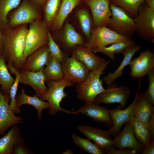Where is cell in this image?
<instances>
[{
    "instance_id": "6da1fadb",
    "label": "cell",
    "mask_w": 154,
    "mask_h": 154,
    "mask_svg": "<svg viewBox=\"0 0 154 154\" xmlns=\"http://www.w3.org/2000/svg\"><path fill=\"white\" fill-rule=\"evenodd\" d=\"M28 25L1 29L4 41L3 56L5 62L19 71L22 69L26 59L24 56Z\"/></svg>"
},
{
    "instance_id": "7a4b0ae2",
    "label": "cell",
    "mask_w": 154,
    "mask_h": 154,
    "mask_svg": "<svg viewBox=\"0 0 154 154\" xmlns=\"http://www.w3.org/2000/svg\"><path fill=\"white\" fill-rule=\"evenodd\" d=\"M110 62L109 60H106L96 69L90 71L86 79L77 84L75 91L78 99L85 103H93L96 97L106 90L100 77Z\"/></svg>"
},
{
    "instance_id": "3957f363",
    "label": "cell",
    "mask_w": 154,
    "mask_h": 154,
    "mask_svg": "<svg viewBox=\"0 0 154 154\" xmlns=\"http://www.w3.org/2000/svg\"><path fill=\"white\" fill-rule=\"evenodd\" d=\"M42 9L33 0H22L20 5L8 13L7 26L13 27L30 24L42 19Z\"/></svg>"
},
{
    "instance_id": "277c9868",
    "label": "cell",
    "mask_w": 154,
    "mask_h": 154,
    "mask_svg": "<svg viewBox=\"0 0 154 154\" xmlns=\"http://www.w3.org/2000/svg\"><path fill=\"white\" fill-rule=\"evenodd\" d=\"M46 82L48 87V90L40 98L43 101H47L49 103V114L55 115L58 111H62L69 114L72 113L76 115L75 112L66 110L60 106L63 99L67 96V94L64 92L65 88L72 86L73 84L64 77L60 80H50Z\"/></svg>"
},
{
    "instance_id": "5b68a950",
    "label": "cell",
    "mask_w": 154,
    "mask_h": 154,
    "mask_svg": "<svg viewBox=\"0 0 154 154\" xmlns=\"http://www.w3.org/2000/svg\"><path fill=\"white\" fill-rule=\"evenodd\" d=\"M49 30L42 19L29 24L26 37L24 52L26 59L36 50L48 45Z\"/></svg>"
},
{
    "instance_id": "8992f818",
    "label": "cell",
    "mask_w": 154,
    "mask_h": 154,
    "mask_svg": "<svg viewBox=\"0 0 154 154\" xmlns=\"http://www.w3.org/2000/svg\"><path fill=\"white\" fill-rule=\"evenodd\" d=\"M112 15L106 27L116 33L131 37L135 31L134 18L121 8L110 3Z\"/></svg>"
},
{
    "instance_id": "52a82bcc",
    "label": "cell",
    "mask_w": 154,
    "mask_h": 154,
    "mask_svg": "<svg viewBox=\"0 0 154 154\" xmlns=\"http://www.w3.org/2000/svg\"><path fill=\"white\" fill-rule=\"evenodd\" d=\"M91 35L90 39L84 46L91 50L124 41L129 38L118 34L106 26L93 27L91 31Z\"/></svg>"
},
{
    "instance_id": "ba28073f",
    "label": "cell",
    "mask_w": 154,
    "mask_h": 154,
    "mask_svg": "<svg viewBox=\"0 0 154 154\" xmlns=\"http://www.w3.org/2000/svg\"><path fill=\"white\" fill-rule=\"evenodd\" d=\"M135 31L143 39L154 42V10L147 5L140 7L134 18Z\"/></svg>"
},
{
    "instance_id": "9c48e42d",
    "label": "cell",
    "mask_w": 154,
    "mask_h": 154,
    "mask_svg": "<svg viewBox=\"0 0 154 154\" xmlns=\"http://www.w3.org/2000/svg\"><path fill=\"white\" fill-rule=\"evenodd\" d=\"M107 89L98 95L94 103L97 104L118 103L119 107L124 109L126 106L130 94V91L126 86L110 84Z\"/></svg>"
},
{
    "instance_id": "30bf717a",
    "label": "cell",
    "mask_w": 154,
    "mask_h": 154,
    "mask_svg": "<svg viewBox=\"0 0 154 154\" xmlns=\"http://www.w3.org/2000/svg\"><path fill=\"white\" fill-rule=\"evenodd\" d=\"M61 64L64 78L73 84L83 82L90 71L83 63L72 56L66 57Z\"/></svg>"
},
{
    "instance_id": "8fae6325",
    "label": "cell",
    "mask_w": 154,
    "mask_h": 154,
    "mask_svg": "<svg viewBox=\"0 0 154 154\" xmlns=\"http://www.w3.org/2000/svg\"><path fill=\"white\" fill-rule=\"evenodd\" d=\"M141 80L139 81V86L134 98L131 103L127 108L122 109L119 106L112 110H109L110 115L113 121V124L109 131L111 135L115 137L120 132L123 125L130 120L133 117V112L135 102L139 94L141 86Z\"/></svg>"
},
{
    "instance_id": "7c38bea8",
    "label": "cell",
    "mask_w": 154,
    "mask_h": 154,
    "mask_svg": "<svg viewBox=\"0 0 154 154\" xmlns=\"http://www.w3.org/2000/svg\"><path fill=\"white\" fill-rule=\"evenodd\" d=\"M90 7L92 15L94 27L106 26L112 13L110 0H84Z\"/></svg>"
},
{
    "instance_id": "4fadbf2b",
    "label": "cell",
    "mask_w": 154,
    "mask_h": 154,
    "mask_svg": "<svg viewBox=\"0 0 154 154\" xmlns=\"http://www.w3.org/2000/svg\"><path fill=\"white\" fill-rule=\"evenodd\" d=\"M10 96L0 89V135L4 134L10 127L21 123L23 118L16 116L9 104Z\"/></svg>"
},
{
    "instance_id": "5bb4252c",
    "label": "cell",
    "mask_w": 154,
    "mask_h": 154,
    "mask_svg": "<svg viewBox=\"0 0 154 154\" xmlns=\"http://www.w3.org/2000/svg\"><path fill=\"white\" fill-rule=\"evenodd\" d=\"M129 65L130 76L133 78H141L154 69V54L151 51L146 50L131 60Z\"/></svg>"
},
{
    "instance_id": "9a60e30c",
    "label": "cell",
    "mask_w": 154,
    "mask_h": 154,
    "mask_svg": "<svg viewBox=\"0 0 154 154\" xmlns=\"http://www.w3.org/2000/svg\"><path fill=\"white\" fill-rule=\"evenodd\" d=\"M113 139L112 147L119 149L129 148L141 153L143 145L136 139L131 123L128 122L125 124L123 129Z\"/></svg>"
},
{
    "instance_id": "2e32d148",
    "label": "cell",
    "mask_w": 154,
    "mask_h": 154,
    "mask_svg": "<svg viewBox=\"0 0 154 154\" xmlns=\"http://www.w3.org/2000/svg\"><path fill=\"white\" fill-rule=\"evenodd\" d=\"M43 69L34 72L21 69L19 71V83L27 84L33 88L35 95L40 98L47 91L45 85V78Z\"/></svg>"
},
{
    "instance_id": "e0dca14e",
    "label": "cell",
    "mask_w": 154,
    "mask_h": 154,
    "mask_svg": "<svg viewBox=\"0 0 154 154\" xmlns=\"http://www.w3.org/2000/svg\"><path fill=\"white\" fill-rule=\"evenodd\" d=\"M76 115L84 114L92 118L95 122L102 123L110 128L113 124L110 115L109 110L105 106H102L94 103H85L75 111Z\"/></svg>"
},
{
    "instance_id": "ac0fdd59",
    "label": "cell",
    "mask_w": 154,
    "mask_h": 154,
    "mask_svg": "<svg viewBox=\"0 0 154 154\" xmlns=\"http://www.w3.org/2000/svg\"><path fill=\"white\" fill-rule=\"evenodd\" d=\"M52 58L48 45H45L27 57L22 69L34 72L39 71L48 64Z\"/></svg>"
},
{
    "instance_id": "d6986e66",
    "label": "cell",
    "mask_w": 154,
    "mask_h": 154,
    "mask_svg": "<svg viewBox=\"0 0 154 154\" xmlns=\"http://www.w3.org/2000/svg\"><path fill=\"white\" fill-rule=\"evenodd\" d=\"M78 129L84 135L100 147L105 150L112 146L113 139L109 131L92 126L81 125L77 127Z\"/></svg>"
},
{
    "instance_id": "ffe728a7",
    "label": "cell",
    "mask_w": 154,
    "mask_h": 154,
    "mask_svg": "<svg viewBox=\"0 0 154 154\" xmlns=\"http://www.w3.org/2000/svg\"><path fill=\"white\" fill-rule=\"evenodd\" d=\"M72 56L83 63L90 71L96 69L106 61L82 45H77L73 48Z\"/></svg>"
},
{
    "instance_id": "44dd1931",
    "label": "cell",
    "mask_w": 154,
    "mask_h": 154,
    "mask_svg": "<svg viewBox=\"0 0 154 154\" xmlns=\"http://www.w3.org/2000/svg\"><path fill=\"white\" fill-rule=\"evenodd\" d=\"M154 114V105L146 98L143 93L139 94L134 106L133 117L147 127L149 120Z\"/></svg>"
},
{
    "instance_id": "7402d4cb",
    "label": "cell",
    "mask_w": 154,
    "mask_h": 154,
    "mask_svg": "<svg viewBox=\"0 0 154 154\" xmlns=\"http://www.w3.org/2000/svg\"><path fill=\"white\" fill-rule=\"evenodd\" d=\"M141 48L140 46L135 44L127 48L123 52V58L119 66L114 72H110L103 78L102 80L106 84L109 85L112 84L116 79L123 75V69L129 65L133 57Z\"/></svg>"
},
{
    "instance_id": "603a6c76",
    "label": "cell",
    "mask_w": 154,
    "mask_h": 154,
    "mask_svg": "<svg viewBox=\"0 0 154 154\" xmlns=\"http://www.w3.org/2000/svg\"><path fill=\"white\" fill-rule=\"evenodd\" d=\"M25 142L17 124L15 125L8 133L0 139V154H12L13 146L16 143Z\"/></svg>"
},
{
    "instance_id": "cb8c5ba5",
    "label": "cell",
    "mask_w": 154,
    "mask_h": 154,
    "mask_svg": "<svg viewBox=\"0 0 154 154\" xmlns=\"http://www.w3.org/2000/svg\"><path fill=\"white\" fill-rule=\"evenodd\" d=\"M81 1L62 0L58 14L49 30L53 32L59 30L62 27L68 16Z\"/></svg>"
},
{
    "instance_id": "d4e9b609",
    "label": "cell",
    "mask_w": 154,
    "mask_h": 154,
    "mask_svg": "<svg viewBox=\"0 0 154 154\" xmlns=\"http://www.w3.org/2000/svg\"><path fill=\"white\" fill-rule=\"evenodd\" d=\"M15 99L18 108L25 104L33 106L37 111L39 120L42 117V110L45 109L49 108L50 105L48 102H44L35 95L32 96L27 95L25 93L24 88H22L21 93L16 96Z\"/></svg>"
},
{
    "instance_id": "484cf974",
    "label": "cell",
    "mask_w": 154,
    "mask_h": 154,
    "mask_svg": "<svg viewBox=\"0 0 154 154\" xmlns=\"http://www.w3.org/2000/svg\"><path fill=\"white\" fill-rule=\"evenodd\" d=\"M111 44L109 46L97 48L91 50L94 53L101 52L111 59L114 60L115 54L122 53L127 48L135 44L131 37H129L126 40Z\"/></svg>"
},
{
    "instance_id": "4316f807",
    "label": "cell",
    "mask_w": 154,
    "mask_h": 154,
    "mask_svg": "<svg viewBox=\"0 0 154 154\" xmlns=\"http://www.w3.org/2000/svg\"><path fill=\"white\" fill-rule=\"evenodd\" d=\"M62 0H46L42 7L43 19L49 29L59 11Z\"/></svg>"
},
{
    "instance_id": "83f0119b",
    "label": "cell",
    "mask_w": 154,
    "mask_h": 154,
    "mask_svg": "<svg viewBox=\"0 0 154 154\" xmlns=\"http://www.w3.org/2000/svg\"><path fill=\"white\" fill-rule=\"evenodd\" d=\"M45 82L50 80H58L64 78L61 63L52 57L48 64L43 69Z\"/></svg>"
},
{
    "instance_id": "f1b7e54d",
    "label": "cell",
    "mask_w": 154,
    "mask_h": 154,
    "mask_svg": "<svg viewBox=\"0 0 154 154\" xmlns=\"http://www.w3.org/2000/svg\"><path fill=\"white\" fill-rule=\"evenodd\" d=\"M73 141L75 145L82 150L90 154H106V151L94 143L90 139L83 138L76 134L72 135Z\"/></svg>"
},
{
    "instance_id": "f546056e",
    "label": "cell",
    "mask_w": 154,
    "mask_h": 154,
    "mask_svg": "<svg viewBox=\"0 0 154 154\" xmlns=\"http://www.w3.org/2000/svg\"><path fill=\"white\" fill-rule=\"evenodd\" d=\"M128 122L131 124L136 139L143 147L154 140L151 138L147 127L137 119L133 117Z\"/></svg>"
},
{
    "instance_id": "4dcf8cb0",
    "label": "cell",
    "mask_w": 154,
    "mask_h": 154,
    "mask_svg": "<svg viewBox=\"0 0 154 154\" xmlns=\"http://www.w3.org/2000/svg\"><path fill=\"white\" fill-rule=\"evenodd\" d=\"M64 38L65 45L69 48H74L77 45H83L84 44L82 36L68 22L64 27Z\"/></svg>"
},
{
    "instance_id": "1f68e13d",
    "label": "cell",
    "mask_w": 154,
    "mask_h": 154,
    "mask_svg": "<svg viewBox=\"0 0 154 154\" xmlns=\"http://www.w3.org/2000/svg\"><path fill=\"white\" fill-rule=\"evenodd\" d=\"M3 56L0 57V84L2 91L10 96V88L15 79L9 73Z\"/></svg>"
},
{
    "instance_id": "d6a6232c",
    "label": "cell",
    "mask_w": 154,
    "mask_h": 154,
    "mask_svg": "<svg viewBox=\"0 0 154 154\" xmlns=\"http://www.w3.org/2000/svg\"><path fill=\"white\" fill-rule=\"evenodd\" d=\"M146 0H110V3L119 6L133 18L137 15L140 6Z\"/></svg>"
},
{
    "instance_id": "836d02e7",
    "label": "cell",
    "mask_w": 154,
    "mask_h": 154,
    "mask_svg": "<svg viewBox=\"0 0 154 154\" xmlns=\"http://www.w3.org/2000/svg\"><path fill=\"white\" fill-rule=\"evenodd\" d=\"M22 0H0V29L7 26V16L10 12L17 7Z\"/></svg>"
},
{
    "instance_id": "e575fe53",
    "label": "cell",
    "mask_w": 154,
    "mask_h": 154,
    "mask_svg": "<svg viewBox=\"0 0 154 154\" xmlns=\"http://www.w3.org/2000/svg\"><path fill=\"white\" fill-rule=\"evenodd\" d=\"M7 68L11 73L14 74L15 76V81L10 88V102L9 104L10 108L12 112L17 114H19L21 112L20 109L17 107V104L16 100V96L19 83V71L17 70L11 64L7 63Z\"/></svg>"
},
{
    "instance_id": "d590c367",
    "label": "cell",
    "mask_w": 154,
    "mask_h": 154,
    "mask_svg": "<svg viewBox=\"0 0 154 154\" xmlns=\"http://www.w3.org/2000/svg\"><path fill=\"white\" fill-rule=\"evenodd\" d=\"M76 15L82 30L88 41L91 38V31L92 28L90 14L87 10L81 9L77 11Z\"/></svg>"
},
{
    "instance_id": "8d00e7d4",
    "label": "cell",
    "mask_w": 154,
    "mask_h": 154,
    "mask_svg": "<svg viewBox=\"0 0 154 154\" xmlns=\"http://www.w3.org/2000/svg\"><path fill=\"white\" fill-rule=\"evenodd\" d=\"M48 38V49L51 56L61 63L66 57L65 55L54 39L49 30Z\"/></svg>"
},
{
    "instance_id": "74e56055",
    "label": "cell",
    "mask_w": 154,
    "mask_h": 154,
    "mask_svg": "<svg viewBox=\"0 0 154 154\" xmlns=\"http://www.w3.org/2000/svg\"><path fill=\"white\" fill-rule=\"evenodd\" d=\"M147 75L149 82V87L143 94L146 98L154 105V69Z\"/></svg>"
},
{
    "instance_id": "f35d334b",
    "label": "cell",
    "mask_w": 154,
    "mask_h": 154,
    "mask_svg": "<svg viewBox=\"0 0 154 154\" xmlns=\"http://www.w3.org/2000/svg\"><path fill=\"white\" fill-rule=\"evenodd\" d=\"M107 154H137L138 153L135 150L129 148L116 149L111 146L105 150Z\"/></svg>"
},
{
    "instance_id": "ab89813d",
    "label": "cell",
    "mask_w": 154,
    "mask_h": 154,
    "mask_svg": "<svg viewBox=\"0 0 154 154\" xmlns=\"http://www.w3.org/2000/svg\"><path fill=\"white\" fill-rule=\"evenodd\" d=\"M23 143V142H18L16 143L13 146L12 154H32V152L29 150L27 146Z\"/></svg>"
},
{
    "instance_id": "60d3db41",
    "label": "cell",
    "mask_w": 154,
    "mask_h": 154,
    "mask_svg": "<svg viewBox=\"0 0 154 154\" xmlns=\"http://www.w3.org/2000/svg\"><path fill=\"white\" fill-rule=\"evenodd\" d=\"M141 153L142 154H154V140H151L149 142L144 145Z\"/></svg>"
},
{
    "instance_id": "b9f144b4",
    "label": "cell",
    "mask_w": 154,
    "mask_h": 154,
    "mask_svg": "<svg viewBox=\"0 0 154 154\" xmlns=\"http://www.w3.org/2000/svg\"><path fill=\"white\" fill-rule=\"evenodd\" d=\"M147 128L151 138H154V114L150 118L148 125Z\"/></svg>"
},
{
    "instance_id": "7bdbcfd3",
    "label": "cell",
    "mask_w": 154,
    "mask_h": 154,
    "mask_svg": "<svg viewBox=\"0 0 154 154\" xmlns=\"http://www.w3.org/2000/svg\"><path fill=\"white\" fill-rule=\"evenodd\" d=\"M5 49V42L4 38L0 29V57L3 56Z\"/></svg>"
},
{
    "instance_id": "ee69618b",
    "label": "cell",
    "mask_w": 154,
    "mask_h": 154,
    "mask_svg": "<svg viewBox=\"0 0 154 154\" xmlns=\"http://www.w3.org/2000/svg\"><path fill=\"white\" fill-rule=\"evenodd\" d=\"M33 1L39 7H42L46 0H33Z\"/></svg>"
},
{
    "instance_id": "f6af8a7d",
    "label": "cell",
    "mask_w": 154,
    "mask_h": 154,
    "mask_svg": "<svg viewBox=\"0 0 154 154\" xmlns=\"http://www.w3.org/2000/svg\"><path fill=\"white\" fill-rule=\"evenodd\" d=\"M145 1L148 6L154 10V0H146Z\"/></svg>"
},
{
    "instance_id": "bcb514c9",
    "label": "cell",
    "mask_w": 154,
    "mask_h": 154,
    "mask_svg": "<svg viewBox=\"0 0 154 154\" xmlns=\"http://www.w3.org/2000/svg\"><path fill=\"white\" fill-rule=\"evenodd\" d=\"M73 152L72 150L68 149L64 152L63 153V154H73Z\"/></svg>"
}]
</instances>
